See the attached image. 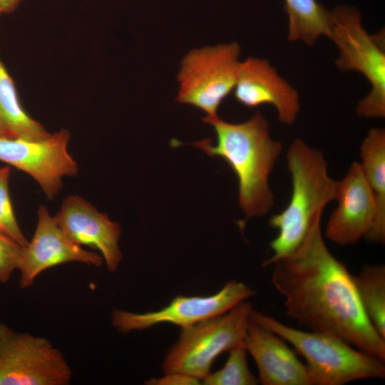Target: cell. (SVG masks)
<instances>
[{"mask_svg":"<svg viewBox=\"0 0 385 385\" xmlns=\"http://www.w3.org/2000/svg\"><path fill=\"white\" fill-rule=\"evenodd\" d=\"M272 265V283L289 318L385 361V339L366 316L353 275L326 245L321 225L295 252Z\"/></svg>","mask_w":385,"mask_h":385,"instance_id":"1","label":"cell"},{"mask_svg":"<svg viewBox=\"0 0 385 385\" xmlns=\"http://www.w3.org/2000/svg\"><path fill=\"white\" fill-rule=\"evenodd\" d=\"M202 120L212 126L216 142L206 138L192 145L230 166L237 178L239 205L246 218L269 212L274 205L269 177L282 145L271 138L267 119L258 111L240 123L226 122L218 115L205 116Z\"/></svg>","mask_w":385,"mask_h":385,"instance_id":"2","label":"cell"},{"mask_svg":"<svg viewBox=\"0 0 385 385\" xmlns=\"http://www.w3.org/2000/svg\"><path fill=\"white\" fill-rule=\"evenodd\" d=\"M287 161L291 197L287 207L270 219L278 234L270 243L272 255L262 262L263 267L295 252L321 225L324 208L337 195L338 181L329 176L322 152L295 139L287 150Z\"/></svg>","mask_w":385,"mask_h":385,"instance_id":"3","label":"cell"},{"mask_svg":"<svg viewBox=\"0 0 385 385\" xmlns=\"http://www.w3.org/2000/svg\"><path fill=\"white\" fill-rule=\"evenodd\" d=\"M250 320L289 342L305 360L311 385H344L385 378V364L332 334L304 332L252 309Z\"/></svg>","mask_w":385,"mask_h":385,"instance_id":"4","label":"cell"},{"mask_svg":"<svg viewBox=\"0 0 385 385\" xmlns=\"http://www.w3.org/2000/svg\"><path fill=\"white\" fill-rule=\"evenodd\" d=\"M329 38L339 49L337 68L342 72L358 71L370 83L369 93L359 100L356 113L365 118L385 117L384 32L370 35L364 28L360 11L340 5L332 11Z\"/></svg>","mask_w":385,"mask_h":385,"instance_id":"5","label":"cell"},{"mask_svg":"<svg viewBox=\"0 0 385 385\" xmlns=\"http://www.w3.org/2000/svg\"><path fill=\"white\" fill-rule=\"evenodd\" d=\"M252 309L244 300L222 315L181 329L164 358L163 373H182L202 382L220 354L245 344Z\"/></svg>","mask_w":385,"mask_h":385,"instance_id":"6","label":"cell"},{"mask_svg":"<svg viewBox=\"0 0 385 385\" xmlns=\"http://www.w3.org/2000/svg\"><path fill=\"white\" fill-rule=\"evenodd\" d=\"M236 42L195 48L181 61L176 100L217 115L224 99L233 91L241 61Z\"/></svg>","mask_w":385,"mask_h":385,"instance_id":"7","label":"cell"},{"mask_svg":"<svg viewBox=\"0 0 385 385\" xmlns=\"http://www.w3.org/2000/svg\"><path fill=\"white\" fill-rule=\"evenodd\" d=\"M72 370L46 338L0 323V385H68Z\"/></svg>","mask_w":385,"mask_h":385,"instance_id":"8","label":"cell"},{"mask_svg":"<svg viewBox=\"0 0 385 385\" xmlns=\"http://www.w3.org/2000/svg\"><path fill=\"white\" fill-rule=\"evenodd\" d=\"M256 292L242 282L228 281L217 293L209 296H177L162 309L145 313L115 309L111 324L118 332L141 331L162 323H170L181 329L222 315Z\"/></svg>","mask_w":385,"mask_h":385,"instance_id":"9","label":"cell"},{"mask_svg":"<svg viewBox=\"0 0 385 385\" xmlns=\"http://www.w3.org/2000/svg\"><path fill=\"white\" fill-rule=\"evenodd\" d=\"M70 137L62 129L38 140L0 138V160L28 173L53 199L62 188V178L78 171L67 150Z\"/></svg>","mask_w":385,"mask_h":385,"instance_id":"10","label":"cell"},{"mask_svg":"<svg viewBox=\"0 0 385 385\" xmlns=\"http://www.w3.org/2000/svg\"><path fill=\"white\" fill-rule=\"evenodd\" d=\"M335 200L325 235L339 245H353L366 237L376 217V205L360 163L354 161L338 181Z\"/></svg>","mask_w":385,"mask_h":385,"instance_id":"11","label":"cell"},{"mask_svg":"<svg viewBox=\"0 0 385 385\" xmlns=\"http://www.w3.org/2000/svg\"><path fill=\"white\" fill-rule=\"evenodd\" d=\"M71 262L100 267L104 260L101 255L83 250L80 245L71 242L56 224L47 208L40 205L34 235L24 248L18 270L20 272V287L29 288L42 272Z\"/></svg>","mask_w":385,"mask_h":385,"instance_id":"12","label":"cell"},{"mask_svg":"<svg viewBox=\"0 0 385 385\" xmlns=\"http://www.w3.org/2000/svg\"><path fill=\"white\" fill-rule=\"evenodd\" d=\"M53 218L71 242L97 249L108 270L113 272L118 270L122 260L118 223L78 195L66 197Z\"/></svg>","mask_w":385,"mask_h":385,"instance_id":"13","label":"cell"},{"mask_svg":"<svg viewBox=\"0 0 385 385\" xmlns=\"http://www.w3.org/2000/svg\"><path fill=\"white\" fill-rule=\"evenodd\" d=\"M233 91L236 101L245 107L272 106L284 124H292L298 116V92L266 59L250 56L241 62Z\"/></svg>","mask_w":385,"mask_h":385,"instance_id":"14","label":"cell"},{"mask_svg":"<svg viewBox=\"0 0 385 385\" xmlns=\"http://www.w3.org/2000/svg\"><path fill=\"white\" fill-rule=\"evenodd\" d=\"M245 346L256 363L261 384L311 385L305 364L282 338L266 327L250 320Z\"/></svg>","mask_w":385,"mask_h":385,"instance_id":"15","label":"cell"},{"mask_svg":"<svg viewBox=\"0 0 385 385\" xmlns=\"http://www.w3.org/2000/svg\"><path fill=\"white\" fill-rule=\"evenodd\" d=\"M359 163L376 205V217L365 237L374 243L385 242V130L371 128L360 148Z\"/></svg>","mask_w":385,"mask_h":385,"instance_id":"16","label":"cell"},{"mask_svg":"<svg viewBox=\"0 0 385 385\" xmlns=\"http://www.w3.org/2000/svg\"><path fill=\"white\" fill-rule=\"evenodd\" d=\"M50 135L23 108L14 81L0 59V138L38 140Z\"/></svg>","mask_w":385,"mask_h":385,"instance_id":"17","label":"cell"},{"mask_svg":"<svg viewBox=\"0 0 385 385\" xmlns=\"http://www.w3.org/2000/svg\"><path fill=\"white\" fill-rule=\"evenodd\" d=\"M288 16V39L312 46L322 36L329 38L332 11L317 0H284Z\"/></svg>","mask_w":385,"mask_h":385,"instance_id":"18","label":"cell"},{"mask_svg":"<svg viewBox=\"0 0 385 385\" xmlns=\"http://www.w3.org/2000/svg\"><path fill=\"white\" fill-rule=\"evenodd\" d=\"M357 295L369 322L385 339V266L366 265L353 275Z\"/></svg>","mask_w":385,"mask_h":385,"instance_id":"19","label":"cell"},{"mask_svg":"<svg viewBox=\"0 0 385 385\" xmlns=\"http://www.w3.org/2000/svg\"><path fill=\"white\" fill-rule=\"evenodd\" d=\"M227 359L222 369L210 372L202 382L205 385H256L258 379L251 372L247 360L245 344L228 351Z\"/></svg>","mask_w":385,"mask_h":385,"instance_id":"20","label":"cell"},{"mask_svg":"<svg viewBox=\"0 0 385 385\" xmlns=\"http://www.w3.org/2000/svg\"><path fill=\"white\" fill-rule=\"evenodd\" d=\"M10 168H0V222L6 232L23 246L29 241L22 233L15 217L9 191Z\"/></svg>","mask_w":385,"mask_h":385,"instance_id":"21","label":"cell"},{"mask_svg":"<svg viewBox=\"0 0 385 385\" xmlns=\"http://www.w3.org/2000/svg\"><path fill=\"white\" fill-rule=\"evenodd\" d=\"M23 246L9 235L0 233V282L6 283L19 270L24 255Z\"/></svg>","mask_w":385,"mask_h":385,"instance_id":"22","label":"cell"},{"mask_svg":"<svg viewBox=\"0 0 385 385\" xmlns=\"http://www.w3.org/2000/svg\"><path fill=\"white\" fill-rule=\"evenodd\" d=\"M160 378H152L145 381L148 385H195L200 384L198 379L182 373H167Z\"/></svg>","mask_w":385,"mask_h":385,"instance_id":"23","label":"cell"},{"mask_svg":"<svg viewBox=\"0 0 385 385\" xmlns=\"http://www.w3.org/2000/svg\"><path fill=\"white\" fill-rule=\"evenodd\" d=\"M21 1V0H0V15L12 13Z\"/></svg>","mask_w":385,"mask_h":385,"instance_id":"24","label":"cell"},{"mask_svg":"<svg viewBox=\"0 0 385 385\" xmlns=\"http://www.w3.org/2000/svg\"><path fill=\"white\" fill-rule=\"evenodd\" d=\"M0 233H4V234L8 235V234L6 232V231H5V230H4V227H3V225H2V224H1V222H0ZM12 239H13V238H12Z\"/></svg>","mask_w":385,"mask_h":385,"instance_id":"25","label":"cell"}]
</instances>
